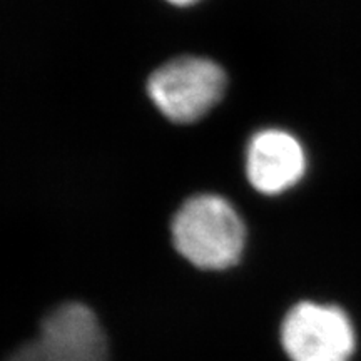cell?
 Masks as SVG:
<instances>
[{"label": "cell", "instance_id": "1", "mask_svg": "<svg viewBox=\"0 0 361 361\" xmlns=\"http://www.w3.org/2000/svg\"><path fill=\"white\" fill-rule=\"evenodd\" d=\"M169 234L180 261L200 273H229L245 259V221L231 202L216 194L189 197L173 216Z\"/></svg>", "mask_w": 361, "mask_h": 361}, {"label": "cell", "instance_id": "2", "mask_svg": "<svg viewBox=\"0 0 361 361\" xmlns=\"http://www.w3.org/2000/svg\"><path fill=\"white\" fill-rule=\"evenodd\" d=\"M278 341L286 361H351L358 345L348 311L318 298H300L284 311Z\"/></svg>", "mask_w": 361, "mask_h": 361}, {"label": "cell", "instance_id": "3", "mask_svg": "<svg viewBox=\"0 0 361 361\" xmlns=\"http://www.w3.org/2000/svg\"><path fill=\"white\" fill-rule=\"evenodd\" d=\"M226 74L204 57H179L149 78L147 92L154 106L174 123H194L223 97Z\"/></svg>", "mask_w": 361, "mask_h": 361}, {"label": "cell", "instance_id": "4", "mask_svg": "<svg viewBox=\"0 0 361 361\" xmlns=\"http://www.w3.org/2000/svg\"><path fill=\"white\" fill-rule=\"evenodd\" d=\"M32 336L59 361H112L114 356L102 316L79 298H67L45 310Z\"/></svg>", "mask_w": 361, "mask_h": 361}, {"label": "cell", "instance_id": "5", "mask_svg": "<svg viewBox=\"0 0 361 361\" xmlns=\"http://www.w3.org/2000/svg\"><path fill=\"white\" fill-rule=\"evenodd\" d=\"M306 154L300 141L281 129H264L252 135L246 151V176L251 186L266 196H276L300 183Z\"/></svg>", "mask_w": 361, "mask_h": 361}, {"label": "cell", "instance_id": "6", "mask_svg": "<svg viewBox=\"0 0 361 361\" xmlns=\"http://www.w3.org/2000/svg\"><path fill=\"white\" fill-rule=\"evenodd\" d=\"M0 361H59L45 351L39 341L30 335L12 346Z\"/></svg>", "mask_w": 361, "mask_h": 361}, {"label": "cell", "instance_id": "7", "mask_svg": "<svg viewBox=\"0 0 361 361\" xmlns=\"http://www.w3.org/2000/svg\"><path fill=\"white\" fill-rule=\"evenodd\" d=\"M168 2L174 4V6H179V7H186V6H192V4L200 2V0H168Z\"/></svg>", "mask_w": 361, "mask_h": 361}]
</instances>
